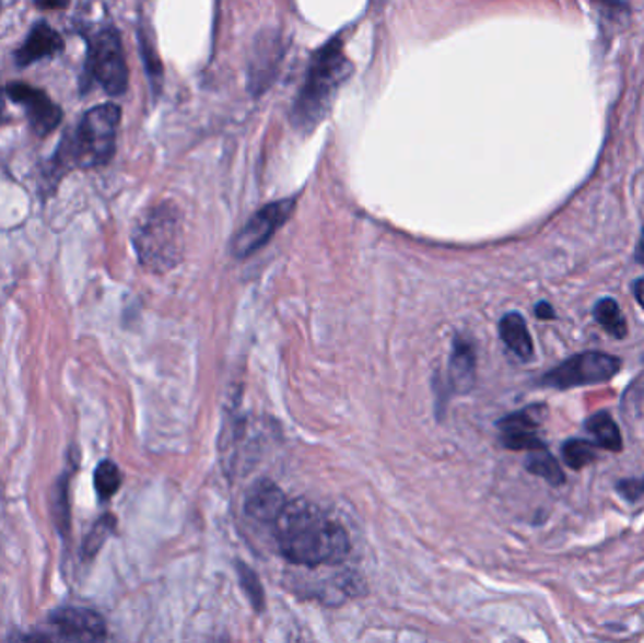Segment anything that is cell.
<instances>
[{"mask_svg": "<svg viewBox=\"0 0 644 643\" xmlns=\"http://www.w3.org/2000/svg\"><path fill=\"white\" fill-rule=\"evenodd\" d=\"M121 116L117 104H98L83 114L74 130L62 135L54 157L42 166L40 191L44 199L55 195L68 172L101 168L116 157Z\"/></svg>", "mask_w": 644, "mask_h": 643, "instance_id": "6da1fadb", "label": "cell"}, {"mask_svg": "<svg viewBox=\"0 0 644 643\" xmlns=\"http://www.w3.org/2000/svg\"><path fill=\"white\" fill-rule=\"evenodd\" d=\"M271 527L279 551L292 564L309 569L338 564L351 551L346 528L328 519L319 507L305 500L286 502Z\"/></svg>", "mask_w": 644, "mask_h": 643, "instance_id": "7a4b0ae2", "label": "cell"}, {"mask_svg": "<svg viewBox=\"0 0 644 643\" xmlns=\"http://www.w3.org/2000/svg\"><path fill=\"white\" fill-rule=\"evenodd\" d=\"M353 72V62L349 61L343 51L341 40L330 42L313 57L304 87L292 108L294 125L302 130H312L328 116L341 85Z\"/></svg>", "mask_w": 644, "mask_h": 643, "instance_id": "3957f363", "label": "cell"}, {"mask_svg": "<svg viewBox=\"0 0 644 643\" xmlns=\"http://www.w3.org/2000/svg\"><path fill=\"white\" fill-rule=\"evenodd\" d=\"M132 246L143 268L164 274L184 257V223L172 202L156 204L143 213L132 231Z\"/></svg>", "mask_w": 644, "mask_h": 643, "instance_id": "277c9868", "label": "cell"}, {"mask_svg": "<svg viewBox=\"0 0 644 643\" xmlns=\"http://www.w3.org/2000/svg\"><path fill=\"white\" fill-rule=\"evenodd\" d=\"M87 59L80 78L82 93L101 85L108 95L121 96L129 90V67L125 59L121 35L114 25H104L85 36Z\"/></svg>", "mask_w": 644, "mask_h": 643, "instance_id": "5b68a950", "label": "cell"}, {"mask_svg": "<svg viewBox=\"0 0 644 643\" xmlns=\"http://www.w3.org/2000/svg\"><path fill=\"white\" fill-rule=\"evenodd\" d=\"M622 369V361L618 356L601 353V351H586L571 356L557 369L549 370L539 379L542 387L552 389H573L583 385H597L609 382Z\"/></svg>", "mask_w": 644, "mask_h": 643, "instance_id": "8992f818", "label": "cell"}, {"mask_svg": "<svg viewBox=\"0 0 644 643\" xmlns=\"http://www.w3.org/2000/svg\"><path fill=\"white\" fill-rule=\"evenodd\" d=\"M27 638L48 642H101L106 640V623L93 609L68 606L51 611L44 629Z\"/></svg>", "mask_w": 644, "mask_h": 643, "instance_id": "52a82bcc", "label": "cell"}, {"mask_svg": "<svg viewBox=\"0 0 644 643\" xmlns=\"http://www.w3.org/2000/svg\"><path fill=\"white\" fill-rule=\"evenodd\" d=\"M4 91L7 98L23 106L34 137L48 138L61 127L65 112L46 91L23 82H10Z\"/></svg>", "mask_w": 644, "mask_h": 643, "instance_id": "ba28073f", "label": "cell"}, {"mask_svg": "<svg viewBox=\"0 0 644 643\" xmlns=\"http://www.w3.org/2000/svg\"><path fill=\"white\" fill-rule=\"evenodd\" d=\"M294 204H296L294 199L279 200L258 210L234 238L232 252L237 259L251 257L260 247L266 246L268 239L289 221L294 212Z\"/></svg>", "mask_w": 644, "mask_h": 643, "instance_id": "9c48e42d", "label": "cell"}, {"mask_svg": "<svg viewBox=\"0 0 644 643\" xmlns=\"http://www.w3.org/2000/svg\"><path fill=\"white\" fill-rule=\"evenodd\" d=\"M547 406L534 405L515 411L497 423L502 432V444L513 452H537L547 449V444L539 439L542 421L547 418Z\"/></svg>", "mask_w": 644, "mask_h": 643, "instance_id": "30bf717a", "label": "cell"}, {"mask_svg": "<svg viewBox=\"0 0 644 643\" xmlns=\"http://www.w3.org/2000/svg\"><path fill=\"white\" fill-rule=\"evenodd\" d=\"M65 51V38L57 28L51 27L48 21H36L27 38L20 48L15 49L14 62L17 69H27L34 62L44 59H54Z\"/></svg>", "mask_w": 644, "mask_h": 643, "instance_id": "8fae6325", "label": "cell"}, {"mask_svg": "<svg viewBox=\"0 0 644 643\" xmlns=\"http://www.w3.org/2000/svg\"><path fill=\"white\" fill-rule=\"evenodd\" d=\"M286 502L289 500L276 483L262 479L249 489L245 500V512L255 521L273 525V521L278 519L279 514L283 512Z\"/></svg>", "mask_w": 644, "mask_h": 643, "instance_id": "7c38bea8", "label": "cell"}, {"mask_svg": "<svg viewBox=\"0 0 644 643\" xmlns=\"http://www.w3.org/2000/svg\"><path fill=\"white\" fill-rule=\"evenodd\" d=\"M475 369H477L475 346L468 338L458 336L450 353V363H448V377L458 393H468L473 387Z\"/></svg>", "mask_w": 644, "mask_h": 643, "instance_id": "4fadbf2b", "label": "cell"}, {"mask_svg": "<svg viewBox=\"0 0 644 643\" xmlns=\"http://www.w3.org/2000/svg\"><path fill=\"white\" fill-rule=\"evenodd\" d=\"M500 336L508 350L523 361H529L534 356V342L523 315L516 312L505 315L500 322Z\"/></svg>", "mask_w": 644, "mask_h": 643, "instance_id": "5bb4252c", "label": "cell"}, {"mask_svg": "<svg viewBox=\"0 0 644 643\" xmlns=\"http://www.w3.org/2000/svg\"><path fill=\"white\" fill-rule=\"evenodd\" d=\"M278 42L271 38L270 42L262 40V46H258L253 57L251 62V91L255 95H258L260 91H265L268 87V83L273 80L271 75L276 72V62L279 61L278 57Z\"/></svg>", "mask_w": 644, "mask_h": 643, "instance_id": "9a60e30c", "label": "cell"}, {"mask_svg": "<svg viewBox=\"0 0 644 643\" xmlns=\"http://www.w3.org/2000/svg\"><path fill=\"white\" fill-rule=\"evenodd\" d=\"M586 431L597 440L607 452H622V434L614 419L607 411H599L594 418L586 421Z\"/></svg>", "mask_w": 644, "mask_h": 643, "instance_id": "2e32d148", "label": "cell"}, {"mask_svg": "<svg viewBox=\"0 0 644 643\" xmlns=\"http://www.w3.org/2000/svg\"><path fill=\"white\" fill-rule=\"evenodd\" d=\"M594 319L597 325H601L610 336H614L618 340H624L628 336V323H625L624 314H622L617 301H612V299L597 302L594 306Z\"/></svg>", "mask_w": 644, "mask_h": 643, "instance_id": "e0dca14e", "label": "cell"}, {"mask_svg": "<svg viewBox=\"0 0 644 643\" xmlns=\"http://www.w3.org/2000/svg\"><path fill=\"white\" fill-rule=\"evenodd\" d=\"M526 468H528V472L547 479L550 486L560 487L565 483V474H563L562 466L550 455L549 449H537V452L531 453L528 460H526Z\"/></svg>", "mask_w": 644, "mask_h": 643, "instance_id": "ac0fdd59", "label": "cell"}, {"mask_svg": "<svg viewBox=\"0 0 644 643\" xmlns=\"http://www.w3.org/2000/svg\"><path fill=\"white\" fill-rule=\"evenodd\" d=\"M563 463L573 468L581 470L584 466L592 465L597 459L596 445L586 442L583 439H571L562 445Z\"/></svg>", "mask_w": 644, "mask_h": 643, "instance_id": "d6986e66", "label": "cell"}, {"mask_svg": "<svg viewBox=\"0 0 644 643\" xmlns=\"http://www.w3.org/2000/svg\"><path fill=\"white\" fill-rule=\"evenodd\" d=\"M122 478L121 470L116 463L112 460H102L101 465L96 466L95 470V489L98 499L109 500L119 491Z\"/></svg>", "mask_w": 644, "mask_h": 643, "instance_id": "ffe728a7", "label": "cell"}, {"mask_svg": "<svg viewBox=\"0 0 644 643\" xmlns=\"http://www.w3.org/2000/svg\"><path fill=\"white\" fill-rule=\"evenodd\" d=\"M117 521L114 515H104L101 519L96 521L95 527L91 528L87 538L83 541L82 554L85 561H91L93 557L98 554L102 546L108 540L109 534L116 530Z\"/></svg>", "mask_w": 644, "mask_h": 643, "instance_id": "44dd1931", "label": "cell"}, {"mask_svg": "<svg viewBox=\"0 0 644 643\" xmlns=\"http://www.w3.org/2000/svg\"><path fill=\"white\" fill-rule=\"evenodd\" d=\"M239 582H242V587H244L247 596L251 598L253 606H255L257 609L262 608V603H265V593H262V587H260V582H258L257 574H255V572H253L249 566L239 564Z\"/></svg>", "mask_w": 644, "mask_h": 643, "instance_id": "7402d4cb", "label": "cell"}, {"mask_svg": "<svg viewBox=\"0 0 644 643\" xmlns=\"http://www.w3.org/2000/svg\"><path fill=\"white\" fill-rule=\"evenodd\" d=\"M140 46H142V57L143 61H145V67H148V74L151 75V80L156 82V80H161V74H163V69H161V62L156 59L155 49L151 46L150 42L145 40V35L140 33Z\"/></svg>", "mask_w": 644, "mask_h": 643, "instance_id": "603a6c76", "label": "cell"}, {"mask_svg": "<svg viewBox=\"0 0 644 643\" xmlns=\"http://www.w3.org/2000/svg\"><path fill=\"white\" fill-rule=\"evenodd\" d=\"M55 514L57 515V525L67 533L68 521H70V510H68V481L62 479L61 489L57 491V502L54 504Z\"/></svg>", "mask_w": 644, "mask_h": 643, "instance_id": "cb8c5ba5", "label": "cell"}, {"mask_svg": "<svg viewBox=\"0 0 644 643\" xmlns=\"http://www.w3.org/2000/svg\"><path fill=\"white\" fill-rule=\"evenodd\" d=\"M618 493L630 502H637L644 496V476L641 479H622L617 483Z\"/></svg>", "mask_w": 644, "mask_h": 643, "instance_id": "d4e9b609", "label": "cell"}, {"mask_svg": "<svg viewBox=\"0 0 644 643\" xmlns=\"http://www.w3.org/2000/svg\"><path fill=\"white\" fill-rule=\"evenodd\" d=\"M34 4L38 10L48 12V10H65L70 7V0H34Z\"/></svg>", "mask_w": 644, "mask_h": 643, "instance_id": "484cf974", "label": "cell"}, {"mask_svg": "<svg viewBox=\"0 0 644 643\" xmlns=\"http://www.w3.org/2000/svg\"><path fill=\"white\" fill-rule=\"evenodd\" d=\"M536 315L539 319H554L557 312L550 306L549 302H539L536 306Z\"/></svg>", "mask_w": 644, "mask_h": 643, "instance_id": "4316f807", "label": "cell"}, {"mask_svg": "<svg viewBox=\"0 0 644 643\" xmlns=\"http://www.w3.org/2000/svg\"><path fill=\"white\" fill-rule=\"evenodd\" d=\"M7 121V91L0 85V125H4Z\"/></svg>", "mask_w": 644, "mask_h": 643, "instance_id": "83f0119b", "label": "cell"}, {"mask_svg": "<svg viewBox=\"0 0 644 643\" xmlns=\"http://www.w3.org/2000/svg\"><path fill=\"white\" fill-rule=\"evenodd\" d=\"M633 294H635L639 304L644 308V278H639V280L633 283Z\"/></svg>", "mask_w": 644, "mask_h": 643, "instance_id": "f1b7e54d", "label": "cell"}, {"mask_svg": "<svg viewBox=\"0 0 644 643\" xmlns=\"http://www.w3.org/2000/svg\"><path fill=\"white\" fill-rule=\"evenodd\" d=\"M635 260L644 267V231L639 238L637 249H635Z\"/></svg>", "mask_w": 644, "mask_h": 643, "instance_id": "f546056e", "label": "cell"}]
</instances>
